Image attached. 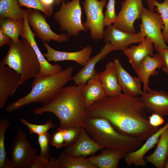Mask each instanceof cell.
Masks as SVG:
<instances>
[{
    "mask_svg": "<svg viewBox=\"0 0 168 168\" xmlns=\"http://www.w3.org/2000/svg\"><path fill=\"white\" fill-rule=\"evenodd\" d=\"M38 142L40 147L39 156L46 159L49 160L50 157L49 153V145L50 134L48 132L38 135Z\"/></svg>",
    "mask_w": 168,
    "mask_h": 168,
    "instance_id": "cell-34",
    "label": "cell"
},
{
    "mask_svg": "<svg viewBox=\"0 0 168 168\" xmlns=\"http://www.w3.org/2000/svg\"><path fill=\"white\" fill-rule=\"evenodd\" d=\"M42 43L47 51V53L43 54V55L49 62L53 61L56 62L62 61H72L79 65L84 66L90 58V55L92 51V47L88 45L78 51H61L54 49L45 41H42Z\"/></svg>",
    "mask_w": 168,
    "mask_h": 168,
    "instance_id": "cell-17",
    "label": "cell"
},
{
    "mask_svg": "<svg viewBox=\"0 0 168 168\" xmlns=\"http://www.w3.org/2000/svg\"><path fill=\"white\" fill-rule=\"evenodd\" d=\"M21 122L25 125L28 129L30 133L37 134L38 135L45 133L48 132L49 130L55 128L53 122L48 119L44 124H36L30 123L25 119L21 118Z\"/></svg>",
    "mask_w": 168,
    "mask_h": 168,
    "instance_id": "cell-31",
    "label": "cell"
},
{
    "mask_svg": "<svg viewBox=\"0 0 168 168\" xmlns=\"http://www.w3.org/2000/svg\"><path fill=\"white\" fill-rule=\"evenodd\" d=\"M11 40V39L9 36L0 30V47H2L6 44H9Z\"/></svg>",
    "mask_w": 168,
    "mask_h": 168,
    "instance_id": "cell-41",
    "label": "cell"
},
{
    "mask_svg": "<svg viewBox=\"0 0 168 168\" xmlns=\"http://www.w3.org/2000/svg\"><path fill=\"white\" fill-rule=\"evenodd\" d=\"M114 50L110 43L108 42H106L100 52L90 58L84 67L72 77L71 80L74 82V85L83 86L85 85L94 74L96 71L95 68L96 63L105 58L109 54Z\"/></svg>",
    "mask_w": 168,
    "mask_h": 168,
    "instance_id": "cell-19",
    "label": "cell"
},
{
    "mask_svg": "<svg viewBox=\"0 0 168 168\" xmlns=\"http://www.w3.org/2000/svg\"><path fill=\"white\" fill-rule=\"evenodd\" d=\"M28 22L36 35L42 41L53 40L59 43L67 41L69 37L67 34L58 35L53 31L46 20V17L40 11L31 9L28 18Z\"/></svg>",
    "mask_w": 168,
    "mask_h": 168,
    "instance_id": "cell-12",
    "label": "cell"
},
{
    "mask_svg": "<svg viewBox=\"0 0 168 168\" xmlns=\"http://www.w3.org/2000/svg\"><path fill=\"white\" fill-rule=\"evenodd\" d=\"M49 160L45 159L39 155L32 163L30 168H46Z\"/></svg>",
    "mask_w": 168,
    "mask_h": 168,
    "instance_id": "cell-39",
    "label": "cell"
},
{
    "mask_svg": "<svg viewBox=\"0 0 168 168\" xmlns=\"http://www.w3.org/2000/svg\"><path fill=\"white\" fill-rule=\"evenodd\" d=\"M10 124V122L6 119L0 121V168H2L6 159V152L4 146L5 134Z\"/></svg>",
    "mask_w": 168,
    "mask_h": 168,
    "instance_id": "cell-33",
    "label": "cell"
},
{
    "mask_svg": "<svg viewBox=\"0 0 168 168\" xmlns=\"http://www.w3.org/2000/svg\"><path fill=\"white\" fill-rule=\"evenodd\" d=\"M62 0H55V2L57 5L60 4Z\"/></svg>",
    "mask_w": 168,
    "mask_h": 168,
    "instance_id": "cell-44",
    "label": "cell"
},
{
    "mask_svg": "<svg viewBox=\"0 0 168 168\" xmlns=\"http://www.w3.org/2000/svg\"><path fill=\"white\" fill-rule=\"evenodd\" d=\"M3 168H13L10 160H9L8 158H6Z\"/></svg>",
    "mask_w": 168,
    "mask_h": 168,
    "instance_id": "cell-43",
    "label": "cell"
},
{
    "mask_svg": "<svg viewBox=\"0 0 168 168\" xmlns=\"http://www.w3.org/2000/svg\"><path fill=\"white\" fill-rule=\"evenodd\" d=\"M74 68L70 66L51 75H40L34 78L31 89L26 96L14 101L6 108L9 113L32 103L46 105L50 102L56 94L68 82L71 80Z\"/></svg>",
    "mask_w": 168,
    "mask_h": 168,
    "instance_id": "cell-3",
    "label": "cell"
},
{
    "mask_svg": "<svg viewBox=\"0 0 168 168\" xmlns=\"http://www.w3.org/2000/svg\"><path fill=\"white\" fill-rule=\"evenodd\" d=\"M54 168H97L84 157L72 156L63 152L56 159Z\"/></svg>",
    "mask_w": 168,
    "mask_h": 168,
    "instance_id": "cell-27",
    "label": "cell"
},
{
    "mask_svg": "<svg viewBox=\"0 0 168 168\" xmlns=\"http://www.w3.org/2000/svg\"><path fill=\"white\" fill-rule=\"evenodd\" d=\"M22 9L24 16L23 30L20 36L25 39L30 44L34 50L40 65V70L39 75H51L56 74L62 70L61 66L58 64H52L46 60L40 51L35 40L36 34L31 30L28 23V14L31 9Z\"/></svg>",
    "mask_w": 168,
    "mask_h": 168,
    "instance_id": "cell-11",
    "label": "cell"
},
{
    "mask_svg": "<svg viewBox=\"0 0 168 168\" xmlns=\"http://www.w3.org/2000/svg\"><path fill=\"white\" fill-rule=\"evenodd\" d=\"M86 115L105 118L120 133L143 141L160 128L149 123L140 97L121 92L94 102L86 108Z\"/></svg>",
    "mask_w": 168,
    "mask_h": 168,
    "instance_id": "cell-1",
    "label": "cell"
},
{
    "mask_svg": "<svg viewBox=\"0 0 168 168\" xmlns=\"http://www.w3.org/2000/svg\"><path fill=\"white\" fill-rule=\"evenodd\" d=\"M2 18L23 21V13L18 0L0 1V18Z\"/></svg>",
    "mask_w": 168,
    "mask_h": 168,
    "instance_id": "cell-28",
    "label": "cell"
},
{
    "mask_svg": "<svg viewBox=\"0 0 168 168\" xmlns=\"http://www.w3.org/2000/svg\"><path fill=\"white\" fill-rule=\"evenodd\" d=\"M148 9L155 11L159 14L164 23L162 34L165 42L168 44V0H164L161 3L157 0H147Z\"/></svg>",
    "mask_w": 168,
    "mask_h": 168,
    "instance_id": "cell-30",
    "label": "cell"
},
{
    "mask_svg": "<svg viewBox=\"0 0 168 168\" xmlns=\"http://www.w3.org/2000/svg\"><path fill=\"white\" fill-rule=\"evenodd\" d=\"M140 97L146 111L168 117V93L166 91L150 89Z\"/></svg>",
    "mask_w": 168,
    "mask_h": 168,
    "instance_id": "cell-15",
    "label": "cell"
},
{
    "mask_svg": "<svg viewBox=\"0 0 168 168\" xmlns=\"http://www.w3.org/2000/svg\"><path fill=\"white\" fill-rule=\"evenodd\" d=\"M82 91L86 108L96 101L107 96L99 74L96 70L87 83L83 86Z\"/></svg>",
    "mask_w": 168,
    "mask_h": 168,
    "instance_id": "cell-24",
    "label": "cell"
},
{
    "mask_svg": "<svg viewBox=\"0 0 168 168\" xmlns=\"http://www.w3.org/2000/svg\"><path fill=\"white\" fill-rule=\"evenodd\" d=\"M153 43L147 38L137 46L132 45L124 50V54L128 58L129 62L135 72L140 63L144 57L149 55L151 56L153 53Z\"/></svg>",
    "mask_w": 168,
    "mask_h": 168,
    "instance_id": "cell-23",
    "label": "cell"
},
{
    "mask_svg": "<svg viewBox=\"0 0 168 168\" xmlns=\"http://www.w3.org/2000/svg\"><path fill=\"white\" fill-rule=\"evenodd\" d=\"M114 62L118 82L124 93L134 97L141 96L143 92L139 79L131 76L123 68L118 59H115Z\"/></svg>",
    "mask_w": 168,
    "mask_h": 168,
    "instance_id": "cell-21",
    "label": "cell"
},
{
    "mask_svg": "<svg viewBox=\"0 0 168 168\" xmlns=\"http://www.w3.org/2000/svg\"><path fill=\"white\" fill-rule=\"evenodd\" d=\"M83 86H63L50 102L37 108L33 113L35 115L46 112L53 114L59 119L58 128L61 129L70 127L84 128L87 117Z\"/></svg>",
    "mask_w": 168,
    "mask_h": 168,
    "instance_id": "cell-2",
    "label": "cell"
},
{
    "mask_svg": "<svg viewBox=\"0 0 168 168\" xmlns=\"http://www.w3.org/2000/svg\"><path fill=\"white\" fill-rule=\"evenodd\" d=\"M107 2V0H84L82 2L86 17V21L83 25L86 30H90L91 37L95 41L103 39V10Z\"/></svg>",
    "mask_w": 168,
    "mask_h": 168,
    "instance_id": "cell-7",
    "label": "cell"
},
{
    "mask_svg": "<svg viewBox=\"0 0 168 168\" xmlns=\"http://www.w3.org/2000/svg\"><path fill=\"white\" fill-rule=\"evenodd\" d=\"M84 128L91 138L104 148L128 153L137 150L143 144V141L138 138L120 133L104 118H87Z\"/></svg>",
    "mask_w": 168,
    "mask_h": 168,
    "instance_id": "cell-4",
    "label": "cell"
},
{
    "mask_svg": "<svg viewBox=\"0 0 168 168\" xmlns=\"http://www.w3.org/2000/svg\"><path fill=\"white\" fill-rule=\"evenodd\" d=\"M102 86L107 96L121 92L119 84L114 62L107 63L105 69L99 73Z\"/></svg>",
    "mask_w": 168,
    "mask_h": 168,
    "instance_id": "cell-25",
    "label": "cell"
},
{
    "mask_svg": "<svg viewBox=\"0 0 168 168\" xmlns=\"http://www.w3.org/2000/svg\"><path fill=\"white\" fill-rule=\"evenodd\" d=\"M81 128L70 127L62 129L64 139V147H68L76 142L79 136Z\"/></svg>",
    "mask_w": 168,
    "mask_h": 168,
    "instance_id": "cell-35",
    "label": "cell"
},
{
    "mask_svg": "<svg viewBox=\"0 0 168 168\" xmlns=\"http://www.w3.org/2000/svg\"><path fill=\"white\" fill-rule=\"evenodd\" d=\"M103 148L90 137L84 128H81L76 142L66 147L64 152L71 156L86 157Z\"/></svg>",
    "mask_w": 168,
    "mask_h": 168,
    "instance_id": "cell-16",
    "label": "cell"
},
{
    "mask_svg": "<svg viewBox=\"0 0 168 168\" xmlns=\"http://www.w3.org/2000/svg\"><path fill=\"white\" fill-rule=\"evenodd\" d=\"M155 50L162 56L164 61V66L162 71L168 74V48H164L158 46L154 47Z\"/></svg>",
    "mask_w": 168,
    "mask_h": 168,
    "instance_id": "cell-38",
    "label": "cell"
},
{
    "mask_svg": "<svg viewBox=\"0 0 168 168\" xmlns=\"http://www.w3.org/2000/svg\"><path fill=\"white\" fill-rule=\"evenodd\" d=\"M23 21L8 18H0V30L9 36L14 42L18 41L23 30Z\"/></svg>",
    "mask_w": 168,
    "mask_h": 168,
    "instance_id": "cell-29",
    "label": "cell"
},
{
    "mask_svg": "<svg viewBox=\"0 0 168 168\" xmlns=\"http://www.w3.org/2000/svg\"><path fill=\"white\" fill-rule=\"evenodd\" d=\"M37 149L31 147L26 135L19 128L11 148L10 161L13 168H29L38 156Z\"/></svg>",
    "mask_w": 168,
    "mask_h": 168,
    "instance_id": "cell-8",
    "label": "cell"
},
{
    "mask_svg": "<svg viewBox=\"0 0 168 168\" xmlns=\"http://www.w3.org/2000/svg\"><path fill=\"white\" fill-rule=\"evenodd\" d=\"M167 127L168 122L148 138L146 142L140 147L134 151L127 153L124 157L127 165L129 166L133 164L137 166H146V163L144 159V155L157 144L161 133Z\"/></svg>",
    "mask_w": 168,
    "mask_h": 168,
    "instance_id": "cell-20",
    "label": "cell"
},
{
    "mask_svg": "<svg viewBox=\"0 0 168 168\" xmlns=\"http://www.w3.org/2000/svg\"><path fill=\"white\" fill-rule=\"evenodd\" d=\"M153 152L144 158L157 168H165L168 157V127L161 133Z\"/></svg>",
    "mask_w": 168,
    "mask_h": 168,
    "instance_id": "cell-26",
    "label": "cell"
},
{
    "mask_svg": "<svg viewBox=\"0 0 168 168\" xmlns=\"http://www.w3.org/2000/svg\"><path fill=\"white\" fill-rule=\"evenodd\" d=\"M163 66V59L158 53L153 56L147 55L141 61L135 72L138 78L143 84L144 92H146L150 89L148 86L150 77L157 75L158 72L156 69L162 68Z\"/></svg>",
    "mask_w": 168,
    "mask_h": 168,
    "instance_id": "cell-18",
    "label": "cell"
},
{
    "mask_svg": "<svg viewBox=\"0 0 168 168\" xmlns=\"http://www.w3.org/2000/svg\"><path fill=\"white\" fill-rule=\"evenodd\" d=\"M20 7H25L28 8L36 9L42 12L45 16H51L54 12L53 7L44 6L40 0H18Z\"/></svg>",
    "mask_w": 168,
    "mask_h": 168,
    "instance_id": "cell-32",
    "label": "cell"
},
{
    "mask_svg": "<svg viewBox=\"0 0 168 168\" xmlns=\"http://www.w3.org/2000/svg\"><path fill=\"white\" fill-rule=\"evenodd\" d=\"M142 0H124L121 2V9L117 15L113 26L120 30L135 33L134 21L140 19L143 8Z\"/></svg>",
    "mask_w": 168,
    "mask_h": 168,
    "instance_id": "cell-10",
    "label": "cell"
},
{
    "mask_svg": "<svg viewBox=\"0 0 168 168\" xmlns=\"http://www.w3.org/2000/svg\"><path fill=\"white\" fill-rule=\"evenodd\" d=\"M80 0L65 2L62 0L58 11L53 14V18L60 26L61 31H66L69 36H77L81 31L87 30L82 23V7Z\"/></svg>",
    "mask_w": 168,
    "mask_h": 168,
    "instance_id": "cell-6",
    "label": "cell"
},
{
    "mask_svg": "<svg viewBox=\"0 0 168 168\" xmlns=\"http://www.w3.org/2000/svg\"><path fill=\"white\" fill-rule=\"evenodd\" d=\"M41 3L44 6L49 7H53V5L55 0H40Z\"/></svg>",
    "mask_w": 168,
    "mask_h": 168,
    "instance_id": "cell-42",
    "label": "cell"
},
{
    "mask_svg": "<svg viewBox=\"0 0 168 168\" xmlns=\"http://www.w3.org/2000/svg\"><path fill=\"white\" fill-rule=\"evenodd\" d=\"M115 0H109L105 5L106 10L104 14V26L112 25L116 19L117 15L115 13Z\"/></svg>",
    "mask_w": 168,
    "mask_h": 168,
    "instance_id": "cell-36",
    "label": "cell"
},
{
    "mask_svg": "<svg viewBox=\"0 0 168 168\" xmlns=\"http://www.w3.org/2000/svg\"><path fill=\"white\" fill-rule=\"evenodd\" d=\"M148 119L150 124L155 127L161 125L164 121L162 117L156 114H152L148 117Z\"/></svg>",
    "mask_w": 168,
    "mask_h": 168,
    "instance_id": "cell-40",
    "label": "cell"
},
{
    "mask_svg": "<svg viewBox=\"0 0 168 168\" xmlns=\"http://www.w3.org/2000/svg\"><path fill=\"white\" fill-rule=\"evenodd\" d=\"M20 75L14 70L0 63V109L5 106L8 97L20 85Z\"/></svg>",
    "mask_w": 168,
    "mask_h": 168,
    "instance_id": "cell-14",
    "label": "cell"
},
{
    "mask_svg": "<svg viewBox=\"0 0 168 168\" xmlns=\"http://www.w3.org/2000/svg\"><path fill=\"white\" fill-rule=\"evenodd\" d=\"M140 30L150 40L154 47L168 48L162 35L164 23L160 14L143 7L141 14Z\"/></svg>",
    "mask_w": 168,
    "mask_h": 168,
    "instance_id": "cell-9",
    "label": "cell"
},
{
    "mask_svg": "<svg viewBox=\"0 0 168 168\" xmlns=\"http://www.w3.org/2000/svg\"><path fill=\"white\" fill-rule=\"evenodd\" d=\"M165 168H168V157L166 160Z\"/></svg>",
    "mask_w": 168,
    "mask_h": 168,
    "instance_id": "cell-45",
    "label": "cell"
},
{
    "mask_svg": "<svg viewBox=\"0 0 168 168\" xmlns=\"http://www.w3.org/2000/svg\"><path fill=\"white\" fill-rule=\"evenodd\" d=\"M22 39L16 43L11 40L7 54L0 61L20 75V85L28 79L37 76L40 70L34 50L25 39Z\"/></svg>",
    "mask_w": 168,
    "mask_h": 168,
    "instance_id": "cell-5",
    "label": "cell"
},
{
    "mask_svg": "<svg viewBox=\"0 0 168 168\" xmlns=\"http://www.w3.org/2000/svg\"><path fill=\"white\" fill-rule=\"evenodd\" d=\"M50 143L57 149L63 146L64 139L61 129L58 128L51 136Z\"/></svg>",
    "mask_w": 168,
    "mask_h": 168,
    "instance_id": "cell-37",
    "label": "cell"
},
{
    "mask_svg": "<svg viewBox=\"0 0 168 168\" xmlns=\"http://www.w3.org/2000/svg\"><path fill=\"white\" fill-rule=\"evenodd\" d=\"M145 38L141 30L137 33H128L116 29L113 25L107 26L104 31L103 38L104 41L109 42L114 50L123 51L130 44L140 43Z\"/></svg>",
    "mask_w": 168,
    "mask_h": 168,
    "instance_id": "cell-13",
    "label": "cell"
},
{
    "mask_svg": "<svg viewBox=\"0 0 168 168\" xmlns=\"http://www.w3.org/2000/svg\"><path fill=\"white\" fill-rule=\"evenodd\" d=\"M127 153L114 149L104 148L99 155L87 158L90 162L99 168H117L120 160Z\"/></svg>",
    "mask_w": 168,
    "mask_h": 168,
    "instance_id": "cell-22",
    "label": "cell"
}]
</instances>
